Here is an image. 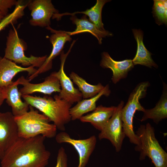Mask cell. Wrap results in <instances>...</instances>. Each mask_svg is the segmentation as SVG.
<instances>
[{"label": "cell", "instance_id": "6da1fadb", "mask_svg": "<svg viewBox=\"0 0 167 167\" xmlns=\"http://www.w3.org/2000/svg\"><path fill=\"white\" fill-rule=\"evenodd\" d=\"M45 138L41 135L19 137L1 160V167H45L51 155L45 148Z\"/></svg>", "mask_w": 167, "mask_h": 167}, {"label": "cell", "instance_id": "ba28073f", "mask_svg": "<svg viewBox=\"0 0 167 167\" xmlns=\"http://www.w3.org/2000/svg\"><path fill=\"white\" fill-rule=\"evenodd\" d=\"M55 138L58 143H67L72 145L78 154L77 167H86L96 146L97 139L95 135L84 139H77L71 138L65 131H61L56 134Z\"/></svg>", "mask_w": 167, "mask_h": 167}, {"label": "cell", "instance_id": "2e32d148", "mask_svg": "<svg viewBox=\"0 0 167 167\" xmlns=\"http://www.w3.org/2000/svg\"><path fill=\"white\" fill-rule=\"evenodd\" d=\"M70 19L76 26V29L73 31H65V32L70 36L83 32H89L95 36L97 39L99 44H101L103 38L112 35V33L108 31L99 29L90 21L85 15L80 19H78L75 15H72Z\"/></svg>", "mask_w": 167, "mask_h": 167}, {"label": "cell", "instance_id": "4fadbf2b", "mask_svg": "<svg viewBox=\"0 0 167 167\" xmlns=\"http://www.w3.org/2000/svg\"><path fill=\"white\" fill-rule=\"evenodd\" d=\"M17 80L19 84L23 86L19 90L22 95H29L35 92L51 95L54 92L59 93L61 91L59 80L52 73L45 79L44 82L40 83H30L28 79L23 76Z\"/></svg>", "mask_w": 167, "mask_h": 167}, {"label": "cell", "instance_id": "8fae6325", "mask_svg": "<svg viewBox=\"0 0 167 167\" xmlns=\"http://www.w3.org/2000/svg\"><path fill=\"white\" fill-rule=\"evenodd\" d=\"M46 28L53 33L49 37L50 41L52 45V50L41 66L37 69L35 73L28 77V79L30 82L39 74L50 70L52 68L53 60L61 54L65 43L72 40L71 36L65 31L56 30L50 26Z\"/></svg>", "mask_w": 167, "mask_h": 167}, {"label": "cell", "instance_id": "7c38bea8", "mask_svg": "<svg viewBox=\"0 0 167 167\" xmlns=\"http://www.w3.org/2000/svg\"><path fill=\"white\" fill-rule=\"evenodd\" d=\"M14 117L10 112H0V159L19 138Z\"/></svg>", "mask_w": 167, "mask_h": 167}, {"label": "cell", "instance_id": "5b68a950", "mask_svg": "<svg viewBox=\"0 0 167 167\" xmlns=\"http://www.w3.org/2000/svg\"><path fill=\"white\" fill-rule=\"evenodd\" d=\"M150 86L148 81L138 84L130 95L126 105L123 107L121 112L123 128L126 136L131 143L138 145L139 139L135 132L133 127V118L137 111H144L145 109L141 105L139 100L145 97L148 88Z\"/></svg>", "mask_w": 167, "mask_h": 167}, {"label": "cell", "instance_id": "cb8c5ba5", "mask_svg": "<svg viewBox=\"0 0 167 167\" xmlns=\"http://www.w3.org/2000/svg\"><path fill=\"white\" fill-rule=\"evenodd\" d=\"M27 6L26 3L18 1L12 12L5 16L0 22V32L9 25L16 23L19 19L21 18L24 15V10Z\"/></svg>", "mask_w": 167, "mask_h": 167}, {"label": "cell", "instance_id": "d6986e66", "mask_svg": "<svg viewBox=\"0 0 167 167\" xmlns=\"http://www.w3.org/2000/svg\"><path fill=\"white\" fill-rule=\"evenodd\" d=\"M111 93L108 84L104 86L103 89L95 96L91 98L84 99L77 102L71 107L70 113L71 120L79 119L83 115L88 112L93 111L96 108L97 101L103 96H108Z\"/></svg>", "mask_w": 167, "mask_h": 167}, {"label": "cell", "instance_id": "52a82bcc", "mask_svg": "<svg viewBox=\"0 0 167 167\" xmlns=\"http://www.w3.org/2000/svg\"><path fill=\"white\" fill-rule=\"evenodd\" d=\"M124 104V102L121 101L116 106L113 114L98 136L100 140L103 139L109 140L117 152L121 150L123 141L126 136L123 128L121 116Z\"/></svg>", "mask_w": 167, "mask_h": 167}, {"label": "cell", "instance_id": "7402d4cb", "mask_svg": "<svg viewBox=\"0 0 167 167\" xmlns=\"http://www.w3.org/2000/svg\"><path fill=\"white\" fill-rule=\"evenodd\" d=\"M108 0H97L95 5L89 9L82 11H76L73 13L66 12L62 14H54L53 16V19H56L58 20L61 19V17L65 15H75L78 14H84L89 17V20L95 24L101 30H105L104 24L102 22L101 12L102 8L105 4L110 1Z\"/></svg>", "mask_w": 167, "mask_h": 167}, {"label": "cell", "instance_id": "83f0119b", "mask_svg": "<svg viewBox=\"0 0 167 167\" xmlns=\"http://www.w3.org/2000/svg\"><path fill=\"white\" fill-rule=\"evenodd\" d=\"M6 97V90L5 88H0V107Z\"/></svg>", "mask_w": 167, "mask_h": 167}, {"label": "cell", "instance_id": "603a6c76", "mask_svg": "<svg viewBox=\"0 0 167 167\" xmlns=\"http://www.w3.org/2000/svg\"><path fill=\"white\" fill-rule=\"evenodd\" d=\"M70 77L77 85L84 99L94 97L100 92L104 88L101 83L96 85L89 84L84 79L74 72H72L70 74Z\"/></svg>", "mask_w": 167, "mask_h": 167}, {"label": "cell", "instance_id": "8992f818", "mask_svg": "<svg viewBox=\"0 0 167 167\" xmlns=\"http://www.w3.org/2000/svg\"><path fill=\"white\" fill-rule=\"evenodd\" d=\"M26 48V43L19 37L16 29L13 27V28L9 31L7 36L4 57L24 66L41 67L47 57V55L37 57L31 55L28 57L24 53Z\"/></svg>", "mask_w": 167, "mask_h": 167}, {"label": "cell", "instance_id": "7a4b0ae2", "mask_svg": "<svg viewBox=\"0 0 167 167\" xmlns=\"http://www.w3.org/2000/svg\"><path fill=\"white\" fill-rule=\"evenodd\" d=\"M25 101L30 106L42 112L53 122L57 129L65 131V125L71 120L70 110L72 104L61 99L58 95L54 98L45 96L22 95Z\"/></svg>", "mask_w": 167, "mask_h": 167}, {"label": "cell", "instance_id": "30bf717a", "mask_svg": "<svg viewBox=\"0 0 167 167\" xmlns=\"http://www.w3.org/2000/svg\"><path fill=\"white\" fill-rule=\"evenodd\" d=\"M27 6L31 12L32 17L29 23L34 26H49L51 17L58 13L50 0H29L27 2Z\"/></svg>", "mask_w": 167, "mask_h": 167}, {"label": "cell", "instance_id": "e0dca14e", "mask_svg": "<svg viewBox=\"0 0 167 167\" xmlns=\"http://www.w3.org/2000/svg\"><path fill=\"white\" fill-rule=\"evenodd\" d=\"M116 106L106 107L99 105L92 112L81 117L83 122H89L100 131L103 129L114 112Z\"/></svg>", "mask_w": 167, "mask_h": 167}, {"label": "cell", "instance_id": "44dd1931", "mask_svg": "<svg viewBox=\"0 0 167 167\" xmlns=\"http://www.w3.org/2000/svg\"><path fill=\"white\" fill-rule=\"evenodd\" d=\"M133 32L137 45L136 54L132 60L134 65L140 64L149 68H157L158 66L151 57V54L147 49L143 42V33L140 29H133Z\"/></svg>", "mask_w": 167, "mask_h": 167}, {"label": "cell", "instance_id": "4316f807", "mask_svg": "<svg viewBox=\"0 0 167 167\" xmlns=\"http://www.w3.org/2000/svg\"><path fill=\"white\" fill-rule=\"evenodd\" d=\"M18 1L15 0H0V11L5 16L7 15L9 9L16 6Z\"/></svg>", "mask_w": 167, "mask_h": 167}, {"label": "cell", "instance_id": "9c48e42d", "mask_svg": "<svg viewBox=\"0 0 167 167\" xmlns=\"http://www.w3.org/2000/svg\"><path fill=\"white\" fill-rule=\"evenodd\" d=\"M75 41H73L69 50L65 54L62 51L60 54L61 65L58 71H54L52 73L59 80L61 87V91L58 95L62 99L72 104L82 100V96L79 89L75 88L70 78L65 73L64 70V65L68 55Z\"/></svg>", "mask_w": 167, "mask_h": 167}, {"label": "cell", "instance_id": "484cf974", "mask_svg": "<svg viewBox=\"0 0 167 167\" xmlns=\"http://www.w3.org/2000/svg\"><path fill=\"white\" fill-rule=\"evenodd\" d=\"M68 158L64 148L61 147L59 149L55 167H67Z\"/></svg>", "mask_w": 167, "mask_h": 167}, {"label": "cell", "instance_id": "d4e9b609", "mask_svg": "<svg viewBox=\"0 0 167 167\" xmlns=\"http://www.w3.org/2000/svg\"><path fill=\"white\" fill-rule=\"evenodd\" d=\"M153 14L158 24H167V0H154Z\"/></svg>", "mask_w": 167, "mask_h": 167}, {"label": "cell", "instance_id": "3957f363", "mask_svg": "<svg viewBox=\"0 0 167 167\" xmlns=\"http://www.w3.org/2000/svg\"><path fill=\"white\" fill-rule=\"evenodd\" d=\"M19 137L29 138L42 135L52 138L55 137L57 128L48 117L30 106L29 110L23 114L14 117Z\"/></svg>", "mask_w": 167, "mask_h": 167}, {"label": "cell", "instance_id": "5bb4252c", "mask_svg": "<svg viewBox=\"0 0 167 167\" xmlns=\"http://www.w3.org/2000/svg\"><path fill=\"white\" fill-rule=\"evenodd\" d=\"M100 66L104 68H109L112 71L113 74L111 79L114 84L126 78L128 72L134 66L131 59L116 61L111 58L108 53L105 52L101 54Z\"/></svg>", "mask_w": 167, "mask_h": 167}, {"label": "cell", "instance_id": "ffe728a7", "mask_svg": "<svg viewBox=\"0 0 167 167\" xmlns=\"http://www.w3.org/2000/svg\"><path fill=\"white\" fill-rule=\"evenodd\" d=\"M163 84L162 94L160 100L153 108L145 109L140 120L141 122L150 119L158 124L162 120L167 118V86L163 82Z\"/></svg>", "mask_w": 167, "mask_h": 167}, {"label": "cell", "instance_id": "f1b7e54d", "mask_svg": "<svg viewBox=\"0 0 167 167\" xmlns=\"http://www.w3.org/2000/svg\"><path fill=\"white\" fill-rule=\"evenodd\" d=\"M4 17L5 16L2 13L1 11H0V22Z\"/></svg>", "mask_w": 167, "mask_h": 167}, {"label": "cell", "instance_id": "277c9868", "mask_svg": "<svg viewBox=\"0 0 167 167\" xmlns=\"http://www.w3.org/2000/svg\"><path fill=\"white\" fill-rule=\"evenodd\" d=\"M135 133L139 143L135 149L140 152L139 159L143 160L148 156L155 167H167V153L156 139L154 128L148 122L140 125Z\"/></svg>", "mask_w": 167, "mask_h": 167}, {"label": "cell", "instance_id": "9a60e30c", "mask_svg": "<svg viewBox=\"0 0 167 167\" xmlns=\"http://www.w3.org/2000/svg\"><path fill=\"white\" fill-rule=\"evenodd\" d=\"M36 70L33 66L23 67L0 56V88H6L11 84L13 82V79L19 72H27L29 76L35 73Z\"/></svg>", "mask_w": 167, "mask_h": 167}, {"label": "cell", "instance_id": "ac0fdd59", "mask_svg": "<svg viewBox=\"0 0 167 167\" xmlns=\"http://www.w3.org/2000/svg\"><path fill=\"white\" fill-rule=\"evenodd\" d=\"M19 85L17 80L5 88L6 93V102L12 109L14 117L21 115L29 110V105L21 99L22 94L18 90Z\"/></svg>", "mask_w": 167, "mask_h": 167}]
</instances>
